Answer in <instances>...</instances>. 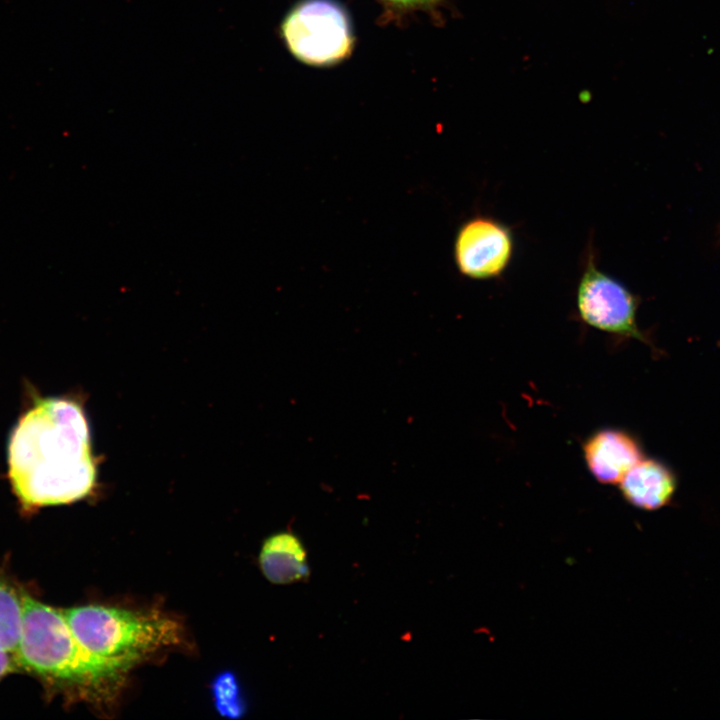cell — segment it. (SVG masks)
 <instances>
[{
	"instance_id": "cell-12",
	"label": "cell",
	"mask_w": 720,
	"mask_h": 720,
	"mask_svg": "<svg viewBox=\"0 0 720 720\" xmlns=\"http://www.w3.org/2000/svg\"><path fill=\"white\" fill-rule=\"evenodd\" d=\"M211 693L217 712L229 719H239L246 712L240 684L235 674L229 671L217 675L211 683Z\"/></svg>"
},
{
	"instance_id": "cell-2",
	"label": "cell",
	"mask_w": 720,
	"mask_h": 720,
	"mask_svg": "<svg viewBox=\"0 0 720 720\" xmlns=\"http://www.w3.org/2000/svg\"><path fill=\"white\" fill-rule=\"evenodd\" d=\"M15 660L19 670L30 672L49 690L91 702L111 699L129 671L88 652L74 636L63 610L24 592Z\"/></svg>"
},
{
	"instance_id": "cell-3",
	"label": "cell",
	"mask_w": 720,
	"mask_h": 720,
	"mask_svg": "<svg viewBox=\"0 0 720 720\" xmlns=\"http://www.w3.org/2000/svg\"><path fill=\"white\" fill-rule=\"evenodd\" d=\"M63 614L88 652L129 670L151 654L182 641L181 626L164 616L92 604L63 610Z\"/></svg>"
},
{
	"instance_id": "cell-5",
	"label": "cell",
	"mask_w": 720,
	"mask_h": 720,
	"mask_svg": "<svg viewBox=\"0 0 720 720\" xmlns=\"http://www.w3.org/2000/svg\"><path fill=\"white\" fill-rule=\"evenodd\" d=\"M640 300L621 281L598 268L594 250L587 247L576 290V306L588 326L622 339H635L657 351L637 324Z\"/></svg>"
},
{
	"instance_id": "cell-9",
	"label": "cell",
	"mask_w": 720,
	"mask_h": 720,
	"mask_svg": "<svg viewBox=\"0 0 720 720\" xmlns=\"http://www.w3.org/2000/svg\"><path fill=\"white\" fill-rule=\"evenodd\" d=\"M259 564L264 576L274 584L302 581L310 573L304 546L290 532H280L265 540Z\"/></svg>"
},
{
	"instance_id": "cell-7",
	"label": "cell",
	"mask_w": 720,
	"mask_h": 720,
	"mask_svg": "<svg viewBox=\"0 0 720 720\" xmlns=\"http://www.w3.org/2000/svg\"><path fill=\"white\" fill-rule=\"evenodd\" d=\"M585 464L601 484H619L625 474L644 458L640 441L630 432L602 428L590 434L582 445Z\"/></svg>"
},
{
	"instance_id": "cell-4",
	"label": "cell",
	"mask_w": 720,
	"mask_h": 720,
	"mask_svg": "<svg viewBox=\"0 0 720 720\" xmlns=\"http://www.w3.org/2000/svg\"><path fill=\"white\" fill-rule=\"evenodd\" d=\"M279 35L300 63L328 68L349 59L356 37L347 8L338 0H298L286 12Z\"/></svg>"
},
{
	"instance_id": "cell-14",
	"label": "cell",
	"mask_w": 720,
	"mask_h": 720,
	"mask_svg": "<svg viewBox=\"0 0 720 720\" xmlns=\"http://www.w3.org/2000/svg\"><path fill=\"white\" fill-rule=\"evenodd\" d=\"M719 240H720V230H719Z\"/></svg>"
},
{
	"instance_id": "cell-6",
	"label": "cell",
	"mask_w": 720,
	"mask_h": 720,
	"mask_svg": "<svg viewBox=\"0 0 720 720\" xmlns=\"http://www.w3.org/2000/svg\"><path fill=\"white\" fill-rule=\"evenodd\" d=\"M515 251L510 226L488 215H474L458 228L453 257L458 272L472 280L500 278L511 264Z\"/></svg>"
},
{
	"instance_id": "cell-11",
	"label": "cell",
	"mask_w": 720,
	"mask_h": 720,
	"mask_svg": "<svg viewBox=\"0 0 720 720\" xmlns=\"http://www.w3.org/2000/svg\"><path fill=\"white\" fill-rule=\"evenodd\" d=\"M382 8L377 18V24L382 26L397 25L401 27L408 23L417 13H425L435 24H441L442 9L446 8L449 0H375Z\"/></svg>"
},
{
	"instance_id": "cell-8",
	"label": "cell",
	"mask_w": 720,
	"mask_h": 720,
	"mask_svg": "<svg viewBox=\"0 0 720 720\" xmlns=\"http://www.w3.org/2000/svg\"><path fill=\"white\" fill-rule=\"evenodd\" d=\"M618 485L628 503L642 510L654 511L672 501L677 489V477L663 462L643 458L625 474Z\"/></svg>"
},
{
	"instance_id": "cell-10",
	"label": "cell",
	"mask_w": 720,
	"mask_h": 720,
	"mask_svg": "<svg viewBox=\"0 0 720 720\" xmlns=\"http://www.w3.org/2000/svg\"><path fill=\"white\" fill-rule=\"evenodd\" d=\"M23 592L0 573V649L15 657L22 627Z\"/></svg>"
},
{
	"instance_id": "cell-1",
	"label": "cell",
	"mask_w": 720,
	"mask_h": 720,
	"mask_svg": "<svg viewBox=\"0 0 720 720\" xmlns=\"http://www.w3.org/2000/svg\"><path fill=\"white\" fill-rule=\"evenodd\" d=\"M8 479L26 510L68 504L94 487L96 464L80 405L60 397L36 398L9 436Z\"/></svg>"
},
{
	"instance_id": "cell-13",
	"label": "cell",
	"mask_w": 720,
	"mask_h": 720,
	"mask_svg": "<svg viewBox=\"0 0 720 720\" xmlns=\"http://www.w3.org/2000/svg\"><path fill=\"white\" fill-rule=\"evenodd\" d=\"M16 670H19V668L15 657L0 649V680Z\"/></svg>"
}]
</instances>
